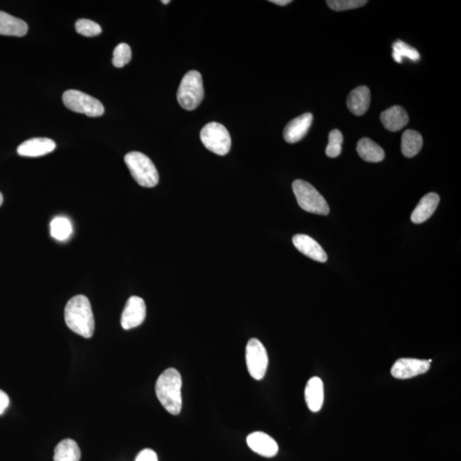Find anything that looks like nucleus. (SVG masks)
<instances>
[{
    "label": "nucleus",
    "instance_id": "26",
    "mask_svg": "<svg viewBox=\"0 0 461 461\" xmlns=\"http://www.w3.org/2000/svg\"><path fill=\"white\" fill-rule=\"evenodd\" d=\"M132 58L131 48L128 44L121 43L116 46L113 53V65L116 68H123Z\"/></svg>",
    "mask_w": 461,
    "mask_h": 461
},
{
    "label": "nucleus",
    "instance_id": "12",
    "mask_svg": "<svg viewBox=\"0 0 461 461\" xmlns=\"http://www.w3.org/2000/svg\"><path fill=\"white\" fill-rule=\"evenodd\" d=\"M247 443L251 450L257 454L271 458L278 454L279 446L275 440L270 435L257 431L247 438Z\"/></svg>",
    "mask_w": 461,
    "mask_h": 461
},
{
    "label": "nucleus",
    "instance_id": "13",
    "mask_svg": "<svg viewBox=\"0 0 461 461\" xmlns=\"http://www.w3.org/2000/svg\"><path fill=\"white\" fill-rule=\"evenodd\" d=\"M56 143L51 138H33L23 142L18 148V153L22 157H37L53 152Z\"/></svg>",
    "mask_w": 461,
    "mask_h": 461
},
{
    "label": "nucleus",
    "instance_id": "11",
    "mask_svg": "<svg viewBox=\"0 0 461 461\" xmlns=\"http://www.w3.org/2000/svg\"><path fill=\"white\" fill-rule=\"evenodd\" d=\"M313 119L311 113H305L291 121L284 130V140L288 143L294 144L303 140L311 127Z\"/></svg>",
    "mask_w": 461,
    "mask_h": 461
},
{
    "label": "nucleus",
    "instance_id": "4",
    "mask_svg": "<svg viewBox=\"0 0 461 461\" xmlns=\"http://www.w3.org/2000/svg\"><path fill=\"white\" fill-rule=\"evenodd\" d=\"M204 98L202 75L199 71L191 70L184 74L179 87L177 99L184 110L194 111Z\"/></svg>",
    "mask_w": 461,
    "mask_h": 461
},
{
    "label": "nucleus",
    "instance_id": "25",
    "mask_svg": "<svg viewBox=\"0 0 461 461\" xmlns=\"http://www.w3.org/2000/svg\"><path fill=\"white\" fill-rule=\"evenodd\" d=\"M343 142V133L338 129H334L329 134V144L326 149V156L331 158L338 157L342 152Z\"/></svg>",
    "mask_w": 461,
    "mask_h": 461
},
{
    "label": "nucleus",
    "instance_id": "19",
    "mask_svg": "<svg viewBox=\"0 0 461 461\" xmlns=\"http://www.w3.org/2000/svg\"><path fill=\"white\" fill-rule=\"evenodd\" d=\"M28 24L24 21L0 11V35L23 37L28 32Z\"/></svg>",
    "mask_w": 461,
    "mask_h": 461
},
{
    "label": "nucleus",
    "instance_id": "30",
    "mask_svg": "<svg viewBox=\"0 0 461 461\" xmlns=\"http://www.w3.org/2000/svg\"><path fill=\"white\" fill-rule=\"evenodd\" d=\"M10 405V398L6 392L0 389V415L5 413V411Z\"/></svg>",
    "mask_w": 461,
    "mask_h": 461
},
{
    "label": "nucleus",
    "instance_id": "16",
    "mask_svg": "<svg viewBox=\"0 0 461 461\" xmlns=\"http://www.w3.org/2000/svg\"><path fill=\"white\" fill-rule=\"evenodd\" d=\"M440 202L439 196L434 192L426 194L423 196L420 203L415 208L411 220L415 224L424 223L425 221L433 215L435 209H437Z\"/></svg>",
    "mask_w": 461,
    "mask_h": 461
},
{
    "label": "nucleus",
    "instance_id": "9",
    "mask_svg": "<svg viewBox=\"0 0 461 461\" xmlns=\"http://www.w3.org/2000/svg\"><path fill=\"white\" fill-rule=\"evenodd\" d=\"M433 360L413 358H401L397 360L391 368V375L398 379H412L413 377L424 374L431 368Z\"/></svg>",
    "mask_w": 461,
    "mask_h": 461
},
{
    "label": "nucleus",
    "instance_id": "33",
    "mask_svg": "<svg viewBox=\"0 0 461 461\" xmlns=\"http://www.w3.org/2000/svg\"><path fill=\"white\" fill-rule=\"evenodd\" d=\"M162 3L165 4V5H167V4H170V0H166V1H165V0H163V1H162Z\"/></svg>",
    "mask_w": 461,
    "mask_h": 461
},
{
    "label": "nucleus",
    "instance_id": "7",
    "mask_svg": "<svg viewBox=\"0 0 461 461\" xmlns=\"http://www.w3.org/2000/svg\"><path fill=\"white\" fill-rule=\"evenodd\" d=\"M62 102L70 111L87 116H101L104 113V107L99 100L77 90L66 91L62 95Z\"/></svg>",
    "mask_w": 461,
    "mask_h": 461
},
{
    "label": "nucleus",
    "instance_id": "3",
    "mask_svg": "<svg viewBox=\"0 0 461 461\" xmlns=\"http://www.w3.org/2000/svg\"><path fill=\"white\" fill-rule=\"evenodd\" d=\"M130 173L135 182L143 187L152 188L159 182V174L156 166L146 155L132 152L124 158Z\"/></svg>",
    "mask_w": 461,
    "mask_h": 461
},
{
    "label": "nucleus",
    "instance_id": "2",
    "mask_svg": "<svg viewBox=\"0 0 461 461\" xmlns=\"http://www.w3.org/2000/svg\"><path fill=\"white\" fill-rule=\"evenodd\" d=\"M182 375L174 368H167L159 376L156 393L159 401L167 412L178 415L182 408Z\"/></svg>",
    "mask_w": 461,
    "mask_h": 461
},
{
    "label": "nucleus",
    "instance_id": "17",
    "mask_svg": "<svg viewBox=\"0 0 461 461\" xmlns=\"http://www.w3.org/2000/svg\"><path fill=\"white\" fill-rule=\"evenodd\" d=\"M380 120L389 131L398 132L409 123V117L404 108L395 106L383 111Z\"/></svg>",
    "mask_w": 461,
    "mask_h": 461
},
{
    "label": "nucleus",
    "instance_id": "6",
    "mask_svg": "<svg viewBox=\"0 0 461 461\" xmlns=\"http://www.w3.org/2000/svg\"><path fill=\"white\" fill-rule=\"evenodd\" d=\"M200 138L205 148L219 156H225L230 152L232 140L223 125L218 123L205 125Z\"/></svg>",
    "mask_w": 461,
    "mask_h": 461
},
{
    "label": "nucleus",
    "instance_id": "22",
    "mask_svg": "<svg viewBox=\"0 0 461 461\" xmlns=\"http://www.w3.org/2000/svg\"><path fill=\"white\" fill-rule=\"evenodd\" d=\"M423 138L414 130H406L401 136V152L406 157H413L421 152Z\"/></svg>",
    "mask_w": 461,
    "mask_h": 461
},
{
    "label": "nucleus",
    "instance_id": "27",
    "mask_svg": "<svg viewBox=\"0 0 461 461\" xmlns=\"http://www.w3.org/2000/svg\"><path fill=\"white\" fill-rule=\"evenodd\" d=\"M75 30L82 36L94 37L102 32L99 24L88 19H79L75 23Z\"/></svg>",
    "mask_w": 461,
    "mask_h": 461
},
{
    "label": "nucleus",
    "instance_id": "23",
    "mask_svg": "<svg viewBox=\"0 0 461 461\" xmlns=\"http://www.w3.org/2000/svg\"><path fill=\"white\" fill-rule=\"evenodd\" d=\"M392 48V57L394 60L396 62H399V64L404 61V57L413 62H417L421 60L420 53H418L417 50L405 43L404 41L396 40L395 43L393 44Z\"/></svg>",
    "mask_w": 461,
    "mask_h": 461
},
{
    "label": "nucleus",
    "instance_id": "18",
    "mask_svg": "<svg viewBox=\"0 0 461 461\" xmlns=\"http://www.w3.org/2000/svg\"><path fill=\"white\" fill-rule=\"evenodd\" d=\"M306 404L312 412H318L324 401V385L318 377L310 379L305 389Z\"/></svg>",
    "mask_w": 461,
    "mask_h": 461
},
{
    "label": "nucleus",
    "instance_id": "1",
    "mask_svg": "<svg viewBox=\"0 0 461 461\" xmlns=\"http://www.w3.org/2000/svg\"><path fill=\"white\" fill-rule=\"evenodd\" d=\"M67 326L74 333L85 338L94 336L95 322L90 301L86 296L77 295L70 299L65 309Z\"/></svg>",
    "mask_w": 461,
    "mask_h": 461
},
{
    "label": "nucleus",
    "instance_id": "15",
    "mask_svg": "<svg viewBox=\"0 0 461 461\" xmlns=\"http://www.w3.org/2000/svg\"><path fill=\"white\" fill-rule=\"evenodd\" d=\"M371 103L370 90L367 87L360 86L352 91L347 99L349 110L355 116L366 114Z\"/></svg>",
    "mask_w": 461,
    "mask_h": 461
},
{
    "label": "nucleus",
    "instance_id": "20",
    "mask_svg": "<svg viewBox=\"0 0 461 461\" xmlns=\"http://www.w3.org/2000/svg\"><path fill=\"white\" fill-rule=\"evenodd\" d=\"M357 152L364 161L369 162H379L385 157L384 150L374 141L368 138H363L357 143Z\"/></svg>",
    "mask_w": 461,
    "mask_h": 461
},
{
    "label": "nucleus",
    "instance_id": "14",
    "mask_svg": "<svg viewBox=\"0 0 461 461\" xmlns=\"http://www.w3.org/2000/svg\"><path fill=\"white\" fill-rule=\"evenodd\" d=\"M292 241L296 248L306 257L318 262L328 261V255L325 250L311 237L305 235V234H296L293 237Z\"/></svg>",
    "mask_w": 461,
    "mask_h": 461
},
{
    "label": "nucleus",
    "instance_id": "28",
    "mask_svg": "<svg viewBox=\"0 0 461 461\" xmlns=\"http://www.w3.org/2000/svg\"><path fill=\"white\" fill-rule=\"evenodd\" d=\"M331 9L343 11L362 7L367 4V0H329L326 1Z\"/></svg>",
    "mask_w": 461,
    "mask_h": 461
},
{
    "label": "nucleus",
    "instance_id": "8",
    "mask_svg": "<svg viewBox=\"0 0 461 461\" xmlns=\"http://www.w3.org/2000/svg\"><path fill=\"white\" fill-rule=\"evenodd\" d=\"M246 364L250 375L261 380L267 372L268 356L266 348L257 338H251L246 346Z\"/></svg>",
    "mask_w": 461,
    "mask_h": 461
},
{
    "label": "nucleus",
    "instance_id": "10",
    "mask_svg": "<svg viewBox=\"0 0 461 461\" xmlns=\"http://www.w3.org/2000/svg\"><path fill=\"white\" fill-rule=\"evenodd\" d=\"M146 316L145 301L138 296H131L126 304L121 314V326L125 330H130L140 326Z\"/></svg>",
    "mask_w": 461,
    "mask_h": 461
},
{
    "label": "nucleus",
    "instance_id": "21",
    "mask_svg": "<svg viewBox=\"0 0 461 461\" xmlns=\"http://www.w3.org/2000/svg\"><path fill=\"white\" fill-rule=\"evenodd\" d=\"M81 455L77 442L72 439H65L55 448L54 461H79Z\"/></svg>",
    "mask_w": 461,
    "mask_h": 461
},
{
    "label": "nucleus",
    "instance_id": "31",
    "mask_svg": "<svg viewBox=\"0 0 461 461\" xmlns=\"http://www.w3.org/2000/svg\"><path fill=\"white\" fill-rule=\"evenodd\" d=\"M270 2L280 6H287L289 4L291 3V0H271Z\"/></svg>",
    "mask_w": 461,
    "mask_h": 461
},
{
    "label": "nucleus",
    "instance_id": "24",
    "mask_svg": "<svg viewBox=\"0 0 461 461\" xmlns=\"http://www.w3.org/2000/svg\"><path fill=\"white\" fill-rule=\"evenodd\" d=\"M72 232V225L65 217H56L51 222V235L57 240H68Z\"/></svg>",
    "mask_w": 461,
    "mask_h": 461
},
{
    "label": "nucleus",
    "instance_id": "29",
    "mask_svg": "<svg viewBox=\"0 0 461 461\" xmlns=\"http://www.w3.org/2000/svg\"><path fill=\"white\" fill-rule=\"evenodd\" d=\"M135 461H158V460L156 452L152 450H149V448H146V450H142L138 455Z\"/></svg>",
    "mask_w": 461,
    "mask_h": 461
},
{
    "label": "nucleus",
    "instance_id": "5",
    "mask_svg": "<svg viewBox=\"0 0 461 461\" xmlns=\"http://www.w3.org/2000/svg\"><path fill=\"white\" fill-rule=\"evenodd\" d=\"M292 189L297 204L304 211L321 216H328L330 213L329 205L324 196L311 184L296 179L292 184Z\"/></svg>",
    "mask_w": 461,
    "mask_h": 461
},
{
    "label": "nucleus",
    "instance_id": "32",
    "mask_svg": "<svg viewBox=\"0 0 461 461\" xmlns=\"http://www.w3.org/2000/svg\"><path fill=\"white\" fill-rule=\"evenodd\" d=\"M3 201H4L3 195H2L1 192H0V206H1V205L3 204Z\"/></svg>",
    "mask_w": 461,
    "mask_h": 461
}]
</instances>
